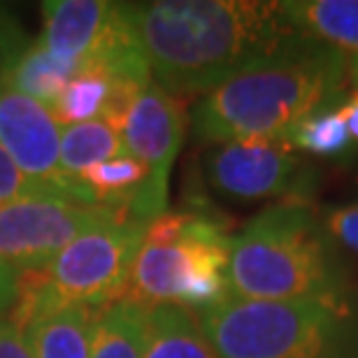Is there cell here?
<instances>
[{"mask_svg": "<svg viewBox=\"0 0 358 358\" xmlns=\"http://www.w3.org/2000/svg\"><path fill=\"white\" fill-rule=\"evenodd\" d=\"M205 170L214 191L245 203L298 193L305 182L296 149L284 138H240L212 145Z\"/></svg>", "mask_w": 358, "mask_h": 358, "instance_id": "obj_8", "label": "cell"}, {"mask_svg": "<svg viewBox=\"0 0 358 358\" xmlns=\"http://www.w3.org/2000/svg\"><path fill=\"white\" fill-rule=\"evenodd\" d=\"M100 307L59 305L31 314L24 335L33 358H91Z\"/></svg>", "mask_w": 358, "mask_h": 358, "instance_id": "obj_12", "label": "cell"}, {"mask_svg": "<svg viewBox=\"0 0 358 358\" xmlns=\"http://www.w3.org/2000/svg\"><path fill=\"white\" fill-rule=\"evenodd\" d=\"M149 312L131 300H117L98 310L91 358H142Z\"/></svg>", "mask_w": 358, "mask_h": 358, "instance_id": "obj_16", "label": "cell"}, {"mask_svg": "<svg viewBox=\"0 0 358 358\" xmlns=\"http://www.w3.org/2000/svg\"><path fill=\"white\" fill-rule=\"evenodd\" d=\"M47 193L45 189H40L38 184L31 182L24 173L19 170V166L10 159V154L0 147V207L14 203L21 198H31V196H42ZM52 196V193H49Z\"/></svg>", "mask_w": 358, "mask_h": 358, "instance_id": "obj_19", "label": "cell"}, {"mask_svg": "<svg viewBox=\"0 0 358 358\" xmlns=\"http://www.w3.org/2000/svg\"><path fill=\"white\" fill-rule=\"evenodd\" d=\"M193 314L219 358H358L352 298L252 300L228 293Z\"/></svg>", "mask_w": 358, "mask_h": 358, "instance_id": "obj_4", "label": "cell"}, {"mask_svg": "<svg viewBox=\"0 0 358 358\" xmlns=\"http://www.w3.org/2000/svg\"><path fill=\"white\" fill-rule=\"evenodd\" d=\"M349 82L354 84V91H358V56L349 59Z\"/></svg>", "mask_w": 358, "mask_h": 358, "instance_id": "obj_24", "label": "cell"}, {"mask_svg": "<svg viewBox=\"0 0 358 358\" xmlns=\"http://www.w3.org/2000/svg\"><path fill=\"white\" fill-rule=\"evenodd\" d=\"M342 119L347 124V131L354 140H358V91H354L347 100H342V105L338 107Z\"/></svg>", "mask_w": 358, "mask_h": 358, "instance_id": "obj_23", "label": "cell"}, {"mask_svg": "<svg viewBox=\"0 0 358 358\" xmlns=\"http://www.w3.org/2000/svg\"><path fill=\"white\" fill-rule=\"evenodd\" d=\"M186 133V107L182 98L149 80L135 96L121 126L126 152L149 173L156 196L168 203V179Z\"/></svg>", "mask_w": 358, "mask_h": 358, "instance_id": "obj_10", "label": "cell"}, {"mask_svg": "<svg viewBox=\"0 0 358 358\" xmlns=\"http://www.w3.org/2000/svg\"><path fill=\"white\" fill-rule=\"evenodd\" d=\"M114 210L61 196H31L0 207V261L19 272L47 268L75 238Z\"/></svg>", "mask_w": 358, "mask_h": 358, "instance_id": "obj_7", "label": "cell"}, {"mask_svg": "<svg viewBox=\"0 0 358 358\" xmlns=\"http://www.w3.org/2000/svg\"><path fill=\"white\" fill-rule=\"evenodd\" d=\"M0 358H33L24 331L10 317L0 319Z\"/></svg>", "mask_w": 358, "mask_h": 358, "instance_id": "obj_21", "label": "cell"}, {"mask_svg": "<svg viewBox=\"0 0 358 358\" xmlns=\"http://www.w3.org/2000/svg\"><path fill=\"white\" fill-rule=\"evenodd\" d=\"M19 272L0 261V319L7 317L19 298Z\"/></svg>", "mask_w": 358, "mask_h": 358, "instance_id": "obj_22", "label": "cell"}, {"mask_svg": "<svg viewBox=\"0 0 358 358\" xmlns=\"http://www.w3.org/2000/svg\"><path fill=\"white\" fill-rule=\"evenodd\" d=\"M145 231L147 221L126 212H112L91 226L45 268L42 282L21 303V317L12 321L24 331L31 314L47 307H105L124 300Z\"/></svg>", "mask_w": 358, "mask_h": 358, "instance_id": "obj_5", "label": "cell"}, {"mask_svg": "<svg viewBox=\"0 0 358 358\" xmlns=\"http://www.w3.org/2000/svg\"><path fill=\"white\" fill-rule=\"evenodd\" d=\"M121 3L107 0H52L42 5V47L56 59L84 68L105 45L119 21Z\"/></svg>", "mask_w": 358, "mask_h": 358, "instance_id": "obj_11", "label": "cell"}, {"mask_svg": "<svg viewBox=\"0 0 358 358\" xmlns=\"http://www.w3.org/2000/svg\"><path fill=\"white\" fill-rule=\"evenodd\" d=\"M142 358H219V354L191 310L161 305L149 312Z\"/></svg>", "mask_w": 358, "mask_h": 358, "instance_id": "obj_14", "label": "cell"}, {"mask_svg": "<svg viewBox=\"0 0 358 358\" xmlns=\"http://www.w3.org/2000/svg\"><path fill=\"white\" fill-rule=\"evenodd\" d=\"M349 82V56L293 33L266 56L207 91L191 110L196 140H289L300 121L338 107Z\"/></svg>", "mask_w": 358, "mask_h": 358, "instance_id": "obj_2", "label": "cell"}, {"mask_svg": "<svg viewBox=\"0 0 358 358\" xmlns=\"http://www.w3.org/2000/svg\"><path fill=\"white\" fill-rule=\"evenodd\" d=\"M293 33L358 56V0H291L282 3Z\"/></svg>", "mask_w": 358, "mask_h": 358, "instance_id": "obj_13", "label": "cell"}, {"mask_svg": "<svg viewBox=\"0 0 358 358\" xmlns=\"http://www.w3.org/2000/svg\"><path fill=\"white\" fill-rule=\"evenodd\" d=\"M321 224L335 245H342L358 254V203L328 207L321 217Z\"/></svg>", "mask_w": 358, "mask_h": 358, "instance_id": "obj_20", "label": "cell"}, {"mask_svg": "<svg viewBox=\"0 0 358 358\" xmlns=\"http://www.w3.org/2000/svg\"><path fill=\"white\" fill-rule=\"evenodd\" d=\"M61 121L47 105L21 91L0 87V147L40 189L84 203L61 170Z\"/></svg>", "mask_w": 358, "mask_h": 358, "instance_id": "obj_9", "label": "cell"}, {"mask_svg": "<svg viewBox=\"0 0 358 358\" xmlns=\"http://www.w3.org/2000/svg\"><path fill=\"white\" fill-rule=\"evenodd\" d=\"M228 291L252 300L352 298L338 245L303 203L268 207L231 238Z\"/></svg>", "mask_w": 358, "mask_h": 358, "instance_id": "obj_3", "label": "cell"}, {"mask_svg": "<svg viewBox=\"0 0 358 358\" xmlns=\"http://www.w3.org/2000/svg\"><path fill=\"white\" fill-rule=\"evenodd\" d=\"M289 142L293 149H300V152L333 159V156L347 152L349 145H352V135L347 131L340 110L331 107V110L317 112L305 121H300L289 135Z\"/></svg>", "mask_w": 358, "mask_h": 358, "instance_id": "obj_18", "label": "cell"}, {"mask_svg": "<svg viewBox=\"0 0 358 358\" xmlns=\"http://www.w3.org/2000/svg\"><path fill=\"white\" fill-rule=\"evenodd\" d=\"M121 82H128V80H119L110 70L87 63V66L68 82L66 91L61 93L59 103L54 107L56 119L61 121V126L105 119V114L110 110V103L114 98V91H117Z\"/></svg>", "mask_w": 358, "mask_h": 358, "instance_id": "obj_17", "label": "cell"}, {"mask_svg": "<svg viewBox=\"0 0 358 358\" xmlns=\"http://www.w3.org/2000/svg\"><path fill=\"white\" fill-rule=\"evenodd\" d=\"M121 154H128L124 138H121V131L114 128L112 124H107L105 119H93V121H84V124L63 126L61 170L68 182L80 191L82 198H84V193L80 189V184H77L80 177L93 166H98V163L117 159ZM84 203L89 205V200L84 198Z\"/></svg>", "mask_w": 358, "mask_h": 358, "instance_id": "obj_15", "label": "cell"}, {"mask_svg": "<svg viewBox=\"0 0 358 358\" xmlns=\"http://www.w3.org/2000/svg\"><path fill=\"white\" fill-rule=\"evenodd\" d=\"M152 80L177 98L205 96L293 35L282 3H128Z\"/></svg>", "mask_w": 358, "mask_h": 358, "instance_id": "obj_1", "label": "cell"}, {"mask_svg": "<svg viewBox=\"0 0 358 358\" xmlns=\"http://www.w3.org/2000/svg\"><path fill=\"white\" fill-rule=\"evenodd\" d=\"M231 235L207 214L184 210V226L168 245L142 240L126 300L152 312L179 305L191 312L217 305L228 293Z\"/></svg>", "mask_w": 358, "mask_h": 358, "instance_id": "obj_6", "label": "cell"}]
</instances>
